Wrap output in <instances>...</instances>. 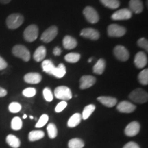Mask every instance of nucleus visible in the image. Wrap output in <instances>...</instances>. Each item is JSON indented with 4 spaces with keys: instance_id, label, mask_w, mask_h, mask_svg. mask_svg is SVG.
<instances>
[{
    "instance_id": "nucleus-22",
    "label": "nucleus",
    "mask_w": 148,
    "mask_h": 148,
    "mask_svg": "<svg viewBox=\"0 0 148 148\" xmlns=\"http://www.w3.org/2000/svg\"><path fill=\"white\" fill-rule=\"evenodd\" d=\"M81 119H82V115L79 113H75L68 120L67 126L69 127H76L80 123Z\"/></svg>"
},
{
    "instance_id": "nucleus-46",
    "label": "nucleus",
    "mask_w": 148,
    "mask_h": 148,
    "mask_svg": "<svg viewBox=\"0 0 148 148\" xmlns=\"http://www.w3.org/2000/svg\"><path fill=\"white\" fill-rule=\"evenodd\" d=\"M23 119H26V118H27L26 114H24V115L23 116Z\"/></svg>"
},
{
    "instance_id": "nucleus-47",
    "label": "nucleus",
    "mask_w": 148,
    "mask_h": 148,
    "mask_svg": "<svg viewBox=\"0 0 148 148\" xmlns=\"http://www.w3.org/2000/svg\"><path fill=\"white\" fill-rule=\"evenodd\" d=\"M29 118H30V119H34V117H33V116H29Z\"/></svg>"
},
{
    "instance_id": "nucleus-10",
    "label": "nucleus",
    "mask_w": 148,
    "mask_h": 148,
    "mask_svg": "<svg viewBox=\"0 0 148 148\" xmlns=\"http://www.w3.org/2000/svg\"><path fill=\"white\" fill-rule=\"evenodd\" d=\"M113 52L114 55L115 56L116 59H118V60L121 61H123V62L128 60L130 57L129 51H127V49L124 47V46H115V47L114 48Z\"/></svg>"
},
{
    "instance_id": "nucleus-31",
    "label": "nucleus",
    "mask_w": 148,
    "mask_h": 148,
    "mask_svg": "<svg viewBox=\"0 0 148 148\" xmlns=\"http://www.w3.org/2000/svg\"><path fill=\"white\" fill-rule=\"evenodd\" d=\"M47 131L48 136L51 139L55 138L58 135V130L54 123H49L47 127Z\"/></svg>"
},
{
    "instance_id": "nucleus-35",
    "label": "nucleus",
    "mask_w": 148,
    "mask_h": 148,
    "mask_svg": "<svg viewBox=\"0 0 148 148\" xmlns=\"http://www.w3.org/2000/svg\"><path fill=\"white\" fill-rule=\"evenodd\" d=\"M8 110L12 113H17L21 110V105L18 102H11L8 106Z\"/></svg>"
},
{
    "instance_id": "nucleus-25",
    "label": "nucleus",
    "mask_w": 148,
    "mask_h": 148,
    "mask_svg": "<svg viewBox=\"0 0 148 148\" xmlns=\"http://www.w3.org/2000/svg\"><path fill=\"white\" fill-rule=\"evenodd\" d=\"M42 67L43 71L52 75L53 71L55 69V65L50 60H45L42 62Z\"/></svg>"
},
{
    "instance_id": "nucleus-8",
    "label": "nucleus",
    "mask_w": 148,
    "mask_h": 148,
    "mask_svg": "<svg viewBox=\"0 0 148 148\" xmlns=\"http://www.w3.org/2000/svg\"><path fill=\"white\" fill-rule=\"evenodd\" d=\"M125 32L126 29L117 24H110L108 27V34L110 37H121Z\"/></svg>"
},
{
    "instance_id": "nucleus-45",
    "label": "nucleus",
    "mask_w": 148,
    "mask_h": 148,
    "mask_svg": "<svg viewBox=\"0 0 148 148\" xmlns=\"http://www.w3.org/2000/svg\"><path fill=\"white\" fill-rule=\"evenodd\" d=\"M92 58H90L89 59V60H88V62H92Z\"/></svg>"
},
{
    "instance_id": "nucleus-36",
    "label": "nucleus",
    "mask_w": 148,
    "mask_h": 148,
    "mask_svg": "<svg viewBox=\"0 0 148 148\" xmlns=\"http://www.w3.org/2000/svg\"><path fill=\"white\" fill-rule=\"evenodd\" d=\"M42 94H43V97L45 98V99L47 101H49L50 102L53 100V95L52 93V91L49 88L46 87L43 89V91H42Z\"/></svg>"
},
{
    "instance_id": "nucleus-18",
    "label": "nucleus",
    "mask_w": 148,
    "mask_h": 148,
    "mask_svg": "<svg viewBox=\"0 0 148 148\" xmlns=\"http://www.w3.org/2000/svg\"><path fill=\"white\" fill-rule=\"evenodd\" d=\"M97 100L105 106L109 108L114 106L117 103V100L115 97H110V96H100L97 97Z\"/></svg>"
},
{
    "instance_id": "nucleus-23",
    "label": "nucleus",
    "mask_w": 148,
    "mask_h": 148,
    "mask_svg": "<svg viewBox=\"0 0 148 148\" xmlns=\"http://www.w3.org/2000/svg\"><path fill=\"white\" fill-rule=\"evenodd\" d=\"M45 136V132L42 130H32L29 133L28 139L29 141L34 142L40 140Z\"/></svg>"
},
{
    "instance_id": "nucleus-39",
    "label": "nucleus",
    "mask_w": 148,
    "mask_h": 148,
    "mask_svg": "<svg viewBox=\"0 0 148 148\" xmlns=\"http://www.w3.org/2000/svg\"><path fill=\"white\" fill-rule=\"evenodd\" d=\"M67 106V103L65 101H61L60 103H58L56 106L55 108V111L56 112H60L64 110Z\"/></svg>"
},
{
    "instance_id": "nucleus-16",
    "label": "nucleus",
    "mask_w": 148,
    "mask_h": 148,
    "mask_svg": "<svg viewBox=\"0 0 148 148\" xmlns=\"http://www.w3.org/2000/svg\"><path fill=\"white\" fill-rule=\"evenodd\" d=\"M23 79L25 82L28 84H38L42 79V76L38 73H28L25 74L23 77Z\"/></svg>"
},
{
    "instance_id": "nucleus-17",
    "label": "nucleus",
    "mask_w": 148,
    "mask_h": 148,
    "mask_svg": "<svg viewBox=\"0 0 148 148\" xmlns=\"http://www.w3.org/2000/svg\"><path fill=\"white\" fill-rule=\"evenodd\" d=\"M129 9L135 14H140L143 10V3L141 0H130L129 2Z\"/></svg>"
},
{
    "instance_id": "nucleus-44",
    "label": "nucleus",
    "mask_w": 148,
    "mask_h": 148,
    "mask_svg": "<svg viewBox=\"0 0 148 148\" xmlns=\"http://www.w3.org/2000/svg\"><path fill=\"white\" fill-rule=\"evenodd\" d=\"M11 0H0V3L2 4H7V3H10Z\"/></svg>"
},
{
    "instance_id": "nucleus-38",
    "label": "nucleus",
    "mask_w": 148,
    "mask_h": 148,
    "mask_svg": "<svg viewBox=\"0 0 148 148\" xmlns=\"http://www.w3.org/2000/svg\"><path fill=\"white\" fill-rule=\"evenodd\" d=\"M137 44L140 47H142L143 49H145L146 51H148V42L146 38H141L140 39H138L137 41Z\"/></svg>"
},
{
    "instance_id": "nucleus-40",
    "label": "nucleus",
    "mask_w": 148,
    "mask_h": 148,
    "mask_svg": "<svg viewBox=\"0 0 148 148\" xmlns=\"http://www.w3.org/2000/svg\"><path fill=\"white\" fill-rule=\"evenodd\" d=\"M123 148H140V146L135 142L130 141L125 144Z\"/></svg>"
},
{
    "instance_id": "nucleus-43",
    "label": "nucleus",
    "mask_w": 148,
    "mask_h": 148,
    "mask_svg": "<svg viewBox=\"0 0 148 148\" xmlns=\"http://www.w3.org/2000/svg\"><path fill=\"white\" fill-rule=\"evenodd\" d=\"M7 93H8V92H7V90L5 88L0 87V97H5L7 95Z\"/></svg>"
},
{
    "instance_id": "nucleus-20",
    "label": "nucleus",
    "mask_w": 148,
    "mask_h": 148,
    "mask_svg": "<svg viewBox=\"0 0 148 148\" xmlns=\"http://www.w3.org/2000/svg\"><path fill=\"white\" fill-rule=\"evenodd\" d=\"M46 53H47L46 48L42 45L39 46L36 49V51H34L33 58H34V60L36 61V62H40V61H42L45 58Z\"/></svg>"
},
{
    "instance_id": "nucleus-26",
    "label": "nucleus",
    "mask_w": 148,
    "mask_h": 148,
    "mask_svg": "<svg viewBox=\"0 0 148 148\" xmlns=\"http://www.w3.org/2000/svg\"><path fill=\"white\" fill-rule=\"evenodd\" d=\"M66 74V67L63 64H60L58 66H56L54 70L53 71L52 75L58 77V78H62Z\"/></svg>"
},
{
    "instance_id": "nucleus-24",
    "label": "nucleus",
    "mask_w": 148,
    "mask_h": 148,
    "mask_svg": "<svg viewBox=\"0 0 148 148\" xmlns=\"http://www.w3.org/2000/svg\"><path fill=\"white\" fill-rule=\"evenodd\" d=\"M105 68H106V61L103 60V59L101 58L94 65L92 70H93V72L95 73L98 74V75H101L104 71Z\"/></svg>"
},
{
    "instance_id": "nucleus-11",
    "label": "nucleus",
    "mask_w": 148,
    "mask_h": 148,
    "mask_svg": "<svg viewBox=\"0 0 148 148\" xmlns=\"http://www.w3.org/2000/svg\"><path fill=\"white\" fill-rule=\"evenodd\" d=\"M140 125L137 121H132L127 125L125 129V134L127 136H134L139 132Z\"/></svg>"
},
{
    "instance_id": "nucleus-1",
    "label": "nucleus",
    "mask_w": 148,
    "mask_h": 148,
    "mask_svg": "<svg viewBox=\"0 0 148 148\" xmlns=\"http://www.w3.org/2000/svg\"><path fill=\"white\" fill-rule=\"evenodd\" d=\"M24 17L19 13H13L9 15L6 18V25L9 29H15L23 24Z\"/></svg>"
},
{
    "instance_id": "nucleus-30",
    "label": "nucleus",
    "mask_w": 148,
    "mask_h": 148,
    "mask_svg": "<svg viewBox=\"0 0 148 148\" xmlns=\"http://www.w3.org/2000/svg\"><path fill=\"white\" fill-rule=\"evenodd\" d=\"M80 54L76 52H71L66 54L64 56V59L67 62L70 63H75V62H78L80 59Z\"/></svg>"
},
{
    "instance_id": "nucleus-14",
    "label": "nucleus",
    "mask_w": 148,
    "mask_h": 148,
    "mask_svg": "<svg viewBox=\"0 0 148 148\" xmlns=\"http://www.w3.org/2000/svg\"><path fill=\"white\" fill-rule=\"evenodd\" d=\"M116 109L123 113H131L136 109V106L127 101H122L118 103Z\"/></svg>"
},
{
    "instance_id": "nucleus-33",
    "label": "nucleus",
    "mask_w": 148,
    "mask_h": 148,
    "mask_svg": "<svg viewBox=\"0 0 148 148\" xmlns=\"http://www.w3.org/2000/svg\"><path fill=\"white\" fill-rule=\"evenodd\" d=\"M138 82L143 85H147L148 84V69H145L140 71L138 75Z\"/></svg>"
},
{
    "instance_id": "nucleus-12",
    "label": "nucleus",
    "mask_w": 148,
    "mask_h": 148,
    "mask_svg": "<svg viewBox=\"0 0 148 148\" xmlns=\"http://www.w3.org/2000/svg\"><path fill=\"white\" fill-rule=\"evenodd\" d=\"M96 82V78L92 75H83L79 79V88L86 89L93 86Z\"/></svg>"
},
{
    "instance_id": "nucleus-2",
    "label": "nucleus",
    "mask_w": 148,
    "mask_h": 148,
    "mask_svg": "<svg viewBox=\"0 0 148 148\" xmlns=\"http://www.w3.org/2000/svg\"><path fill=\"white\" fill-rule=\"evenodd\" d=\"M129 98L134 102L144 103L147 102L148 100V94L145 90L142 88H136L130 92Z\"/></svg>"
},
{
    "instance_id": "nucleus-34",
    "label": "nucleus",
    "mask_w": 148,
    "mask_h": 148,
    "mask_svg": "<svg viewBox=\"0 0 148 148\" xmlns=\"http://www.w3.org/2000/svg\"><path fill=\"white\" fill-rule=\"evenodd\" d=\"M48 120H49V116H48L47 114H42L39 119H38V122L35 125V127H37V128H40V127H43L44 125H45V124H47Z\"/></svg>"
},
{
    "instance_id": "nucleus-9",
    "label": "nucleus",
    "mask_w": 148,
    "mask_h": 148,
    "mask_svg": "<svg viewBox=\"0 0 148 148\" xmlns=\"http://www.w3.org/2000/svg\"><path fill=\"white\" fill-rule=\"evenodd\" d=\"M132 16V12L129 8H122L116 11L111 16L112 19L115 21H121V20H127Z\"/></svg>"
},
{
    "instance_id": "nucleus-7",
    "label": "nucleus",
    "mask_w": 148,
    "mask_h": 148,
    "mask_svg": "<svg viewBox=\"0 0 148 148\" xmlns=\"http://www.w3.org/2000/svg\"><path fill=\"white\" fill-rule=\"evenodd\" d=\"M83 14L86 19L90 23H96L99 20V14L92 7L86 6L83 10Z\"/></svg>"
},
{
    "instance_id": "nucleus-28",
    "label": "nucleus",
    "mask_w": 148,
    "mask_h": 148,
    "mask_svg": "<svg viewBox=\"0 0 148 148\" xmlns=\"http://www.w3.org/2000/svg\"><path fill=\"white\" fill-rule=\"evenodd\" d=\"M100 2L110 9L118 8L120 5L119 0H100Z\"/></svg>"
},
{
    "instance_id": "nucleus-32",
    "label": "nucleus",
    "mask_w": 148,
    "mask_h": 148,
    "mask_svg": "<svg viewBox=\"0 0 148 148\" xmlns=\"http://www.w3.org/2000/svg\"><path fill=\"white\" fill-rule=\"evenodd\" d=\"M22 126H23V122L21 118L18 116H15L11 121V128L13 130H19L22 128Z\"/></svg>"
},
{
    "instance_id": "nucleus-37",
    "label": "nucleus",
    "mask_w": 148,
    "mask_h": 148,
    "mask_svg": "<svg viewBox=\"0 0 148 148\" xmlns=\"http://www.w3.org/2000/svg\"><path fill=\"white\" fill-rule=\"evenodd\" d=\"M36 90L34 88H25L22 92V94H23V96L26 97H32L36 95Z\"/></svg>"
},
{
    "instance_id": "nucleus-6",
    "label": "nucleus",
    "mask_w": 148,
    "mask_h": 148,
    "mask_svg": "<svg viewBox=\"0 0 148 148\" xmlns=\"http://www.w3.org/2000/svg\"><path fill=\"white\" fill-rule=\"evenodd\" d=\"M58 32V27L56 25H52L44 31L40 36V40L46 43L50 42L56 37Z\"/></svg>"
},
{
    "instance_id": "nucleus-3",
    "label": "nucleus",
    "mask_w": 148,
    "mask_h": 148,
    "mask_svg": "<svg viewBox=\"0 0 148 148\" xmlns=\"http://www.w3.org/2000/svg\"><path fill=\"white\" fill-rule=\"evenodd\" d=\"M12 52L14 56L27 62L30 59V52L26 47L23 45H16L12 47Z\"/></svg>"
},
{
    "instance_id": "nucleus-29",
    "label": "nucleus",
    "mask_w": 148,
    "mask_h": 148,
    "mask_svg": "<svg viewBox=\"0 0 148 148\" xmlns=\"http://www.w3.org/2000/svg\"><path fill=\"white\" fill-rule=\"evenodd\" d=\"M95 110V106L94 104H89L88 106H85L84 110H83L82 115V119L84 120L87 119L89 116L91 115V114Z\"/></svg>"
},
{
    "instance_id": "nucleus-13",
    "label": "nucleus",
    "mask_w": 148,
    "mask_h": 148,
    "mask_svg": "<svg viewBox=\"0 0 148 148\" xmlns=\"http://www.w3.org/2000/svg\"><path fill=\"white\" fill-rule=\"evenodd\" d=\"M134 64L138 69L145 67L147 64V57L143 51H138L134 57Z\"/></svg>"
},
{
    "instance_id": "nucleus-5",
    "label": "nucleus",
    "mask_w": 148,
    "mask_h": 148,
    "mask_svg": "<svg viewBox=\"0 0 148 148\" xmlns=\"http://www.w3.org/2000/svg\"><path fill=\"white\" fill-rule=\"evenodd\" d=\"M38 35V28L36 25H30L23 32V38L27 42H32L36 39Z\"/></svg>"
},
{
    "instance_id": "nucleus-4",
    "label": "nucleus",
    "mask_w": 148,
    "mask_h": 148,
    "mask_svg": "<svg viewBox=\"0 0 148 148\" xmlns=\"http://www.w3.org/2000/svg\"><path fill=\"white\" fill-rule=\"evenodd\" d=\"M55 97L62 101H67L72 98L71 89L66 86H59L54 90Z\"/></svg>"
},
{
    "instance_id": "nucleus-21",
    "label": "nucleus",
    "mask_w": 148,
    "mask_h": 148,
    "mask_svg": "<svg viewBox=\"0 0 148 148\" xmlns=\"http://www.w3.org/2000/svg\"><path fill=\"white\" fill-rule=\"evenodd\" d=\"M6 143L12 148H18L21 145L19 138L13 134H9L6 136Z\"/></svg>"
},
{
    "instance_id": "nucleus-15",
    "label": "nucleus",
    "mask_w": 148,
    "mask_h": 148,
    "mask_svg": "<svg viewBox=\"0 0 148 148\" xmlns=\"http://www.w3.org/2000/svg\"><path fill=\"white\" fill-rule=\"evenodd\" d=\"M80 35L86 38L96 40L99 38V33L97 30L93 28H84L80 32Z\"/></svg>"
},
{
    "instance_id": "nucleus-19",
    "label": "nucleus",
    "mask_w": 148,
    "mask_h": 148,
    "mask_svg": "<svg viewBox=\"0 0 148 148\" xmlns=\"http://www.w3.org/2000/svg\"><path fill=\"white\" fill-rule=\"evenodd\" d=\"M62 44H63L64 47L66 49H72L76 47L77 45V42L75 38L71 36H65L62 40Z\"/></svg>"
},
{
    "instance_id": "nucleus-27",
    "label": "nucleus",
    "mask_w": 148,
    "mask_h": 148,
    "mask_svg": "<svg viewBox=\"0 0 148 148\" xmlns=\"http://www.w3.org/2000/svg\"><path fill=\"white\" fill-rule=\"evenodd\" d=\"M84 146V141L79 138H72L68 142V147L69 148H83Z\"/></svg>"
},
{
    "instance_id": "nucleus-42",
    "label": "nucleus",
    "mask_w": 148,
    "mask_h": 148,
    "mask_svg": "<svg viewBox=\"0 0 148 148\" xmlns=\"http://www.w3.org/2000/svg\"><path fill=\"white\" fill-rule=\"evenodd\" d=\"M53 53L54 56H60L61 54V49L59 47H56L53 49Z\"/></svg>"
},
{
    "instance_id": "nucleus-41",
    "label": "nucleus",
    "mask_w": 148,
    "mask_h": 148,
    "mask_svg": "<svg viewBox=\"0 0 148 148\" xmlns=\"http://www.w3.org/2000/svg\"><path fill=\"white\" fill-rule=\"evenodd\" d=\"M8 66V63L2 57L0 56V71L5 69Z\"/></svg>"
}]
</instances>
